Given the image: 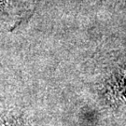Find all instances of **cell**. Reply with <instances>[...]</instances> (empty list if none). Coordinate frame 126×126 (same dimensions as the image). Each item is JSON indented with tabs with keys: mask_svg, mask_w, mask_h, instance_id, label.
<instances>
[{
	"mask_svg": "<svg viewBox=\"0 0 126 126\" xmlns=\"http://www.w3.org/2000/svg\"><path fill=\"white\" fill-rule=\"evenodd\" d=\"M32 0H0V30H11L30 14Z\"/></svg>",
	"mask_w": 126,
	"mask_h": 126,
	"instance_id": "1",
	"label": "cell"
},
{
	"mask_svg": "<svg viewBox=\"0 0 126 126\" xmlns=\"http://www.w3.org/2000/svg\"><path fill=\"white\" fill-rule=\"evenodd\" d=\"M119 88L124 90V92H122V94L126 96V71L122 73V76L119 79Z\"/></svg>",
	"mask_w": 126,
	"mask_h": 126,
	"instance_id": "2",
	"label": "cell"
}]
</instances>
